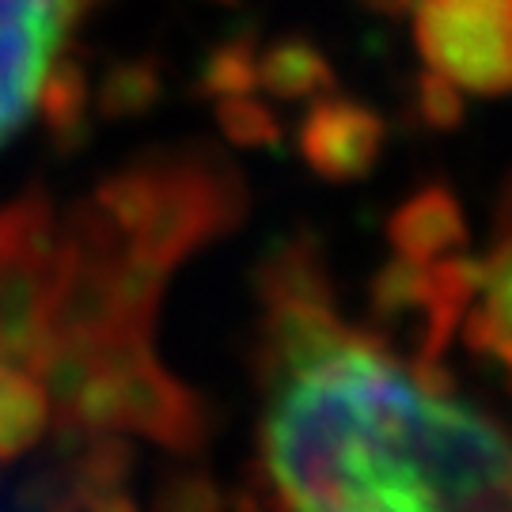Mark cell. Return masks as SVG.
Wrapping results in <instances>:
<instances>
[{
  "label": "cell",
  "instance_id": "1",
  "mask_svg": "<svg viewBox=\"0 0 512 512\" xmlns=\"http://www.w3.org/2000/svg\"><path fill=\"white\" fill-rule=\"evenodd\" d=\"M266 463L289 512H512L509 437L346 334L300 338L281 361Z\"/></svg>",
  "mask_w": 512,
  "mask_h": 512
},
{
  "label": "cell",
  "instance_id": "2",
  "mask_svg": "<svg viewBox=\"0 0 512 512\" xmlns=\"http://www.w3.org/2000/svg\"><path fill=\"white\" fill-rule=\"evenodd\" d=\"M84 0H0V148L50 92Z\"/></svg>",
  "mask_w": 512,
  "mask_h": 512
}]
</instances>
